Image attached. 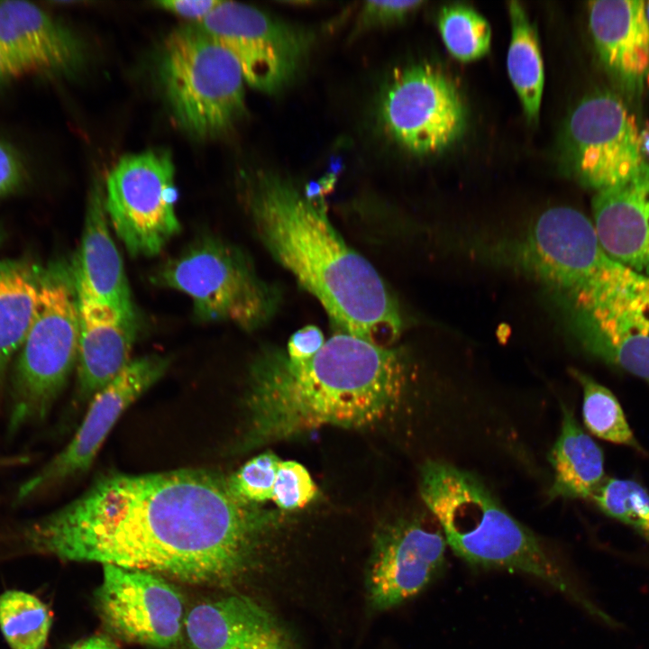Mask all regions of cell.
I'll use <instances>...</instances> for the list:
<instances>
[{
    "instance_id": "1",
    "label": "cell",
    "mask_w": 649,
    "mask_h": 649,
    "mask_svg": "<svg viewBox=\"0 0 649 649\" xmlns=\"http://www.w3.org/2000/svg\"><path fill=\"white\" fill-rule=\"evenodd\" d=\"M276 516L244 502L226 477L201 469L109 472L26 527L36 552L225 587L247 570Z\"/></svg>"
},
{
    "instance_id": "2",
    "label": "cell",
    "mask_w": 649,
    "mask_h": 649,
    "mask_svg": "<svg viewBox=\"0 0 649 649\" xmlns=\"http://www.w3.org/2000/svg\"><path fill=\"white\" fill-rule=\"evenodd\" d=\"M404 353L343 333L305 361L267 347L254 360L242 451L321 425L361 428L394 411L407 384Z\"/></svg>"
},
{
    "instance_id": "3",
    "label": "cell",
    "mask_w": 649,
    "mask_h": 649,
    "mask_svg": "<svg viewBox=\"0 0 649 649\" xmlns=\"http://www.w3.org/2000/svg\"><path fill=\"white\" fill-rule=\"evenodd\" d=\"M243 197L262 246L321 304L336 333L381 346L398 339L403 320L395 297L335 229L323 200L269 171L249 178Z\"/></svg>"
},
{
    "instance_id": "4",
    "label": "cell",
    "mask_w": 649,
    "mask_h": 649,
    "mask_svg": "<svg viewBox=\"0 0 649 649\" xmlns=\"http://www.w3.org/2000/svg\"><path fill=\"white\" fill-rule=\"evenodd\" d=\"M419 492L447 547L467 564L535 578L598 616L559 557L471 473L440 461L420 471Z\"/></svg>"
},
{
    "instance_id": "5",
    "label": "cell",
    "mask_w": 649,
    "mask_h": 649,
    "mask_svg": "<svg viewBox=\"0 0 649 649\" xmlns=\"http://www.w3.org/2000/svg\"><path fill=\"white\" fill-rule=\"evenodd\" d=\"M159 73L175 120L195 136L223 134L246 114L238 62L198 24L176 29L166 38Z\"/></svg>"
},
{
    "instance_id": "6",
    "label": "cell",
    "mask_w": 649,
    "mask_h": 649,
    "mask_svg": "<svg viewBox=\"0 0 649 649\" xmlns=\"http://www.w3.org/2000/svg\"><path fill=\"white\" fill-rule=\"evenodd\" d=\"M151 282L188 296L198 320L245 331L267 324L281 302L279 290L261 278L240 247L215 236L196 240L161 263Z\"/></svg>"
},
{
    "instance_id": "7",
    "label": "cell",
    "mask_w": 649,
    "mask_h": 649,
    "mask_svg": "<svg viewBox=\"0 0 649 649\" xmlns=\"http://www.w3.org/2000/svg\"><path fill=\"white\" fill-rule=\"evenodd\" d=\"M78 308L74 277L54 268L40 277L33 319L19 350L9 433L42 421L77 365Z\"/></svg>"
},
{
    "instance_id": "8",
    "label": "cell",
    "mask_w": 649,
    "mask_h": 649,
    "mask_svg": "<svg viewBox=\"0 0 649 649\" xmlns=\"http://www.w3.org/2000/svg\"><path fill=\"white\" fill-rule=\"evenodd\" d=\"M563 305L590 353L649 381V277L612 261Z\"/></svg>"
},
{
    "instance_id": "9",
    "label": "cell",
    "mask_w": 649,
    "mask_h": 649,
    "mask_svg": "<svg viewBox=\"0 0 649 649\" xmlns=\"http://www.w3.org/2000/svg\"><path fill=\"white\" fill-rule=\"evenodd\" d=\"M103 200L109 222L132 256H155L180 232L175 168L166 151L121 158L107 174Z\"/></svg>"
},
{
    "instance_id": "10",
    "label": "cell",
    "mask_w": 649,
    "mask_h": 649,
    "mask_svg": "<svg viewBox=\"0 0 649 649\" xmlns=\"http://www.w3.org/2000/svg\"><path fill=\"white\" fill-rule=\"evenodd\" d=\"M563 152L573 177L596 192L621 184L645 161L635 116L608 90L586 96L571 111Z\"/></svg>"
},
{
    "instance_id": "11",
    "label": "cell",
    "mask_w": 649,
    "mask_h": 649,
    "mask_svg": "<svg viewBox=\"0 0 649 649\" xmlns=\"http://www.w3.org/2000/svg\"><path fill=\"white\" fill-rule=\"evenodd\" d=\"M197 24L234 57L245 82L267 94L296 78L312 44L308 32L233 1H220Z\"/></svg>"
},
{
    "instance_id": "12",
    "label": "cell",
    "mask_w": 649,
    "mask_h": 649,
    "mask_svg": "<svg viewBox=\"0 0 649 649\" xmlns=\"http://www.w3.org/2000/svg\"><path fill=\"white\" fill-rule=\"evenodd\" d=\"M379 115L388 134L416 154L444 150L462 135L466 124L457 88L427 63L394 71L380 96Z\"/></svg>"
},
{
    "instance_id": "13",
    "label": "cell",
    "mask_w": 649,
    "mask_h": 649,
    "mask_svg": "<svg viewBox=\"0 0 649 649\" xmlns=\"http://www.w3.org/2000/svg\"><path fill=\"white\" fill-rule=\"evenodd\" d=\"M169 361L149 354L131 360L90 399L87 412L67 446L17 489L23 503L89 469L109 432L123 413L166 372Z\"/></svg>"
},
{
    "instance_id": "14",
    "label": "cell",
    "mask_w": 649,
    "mask_h": 649,
    "mask_svg": "<svg viewBox=\"0 0 649 649\" xmlns=\"http://www.w3.org/2000/svg\"><path fill=\"white\" fill-rule=\"evenodd\" d=\"M96 601L105 624L123 639L156 648L182 639L183 598L160 575L105 564Z\"/></svg>"
},
{
    "instance_id": "15",
    "label": "cell",
    "mask_w": 649,
    "mask_h": 649,
    "mask_svg": "<svg viewBox=\"0 0 649 649\" xmlns=\"http://www.w3.org/2000/svg\"><path fill=\"white\" fill-rule=\"evenodd\" d=\"M522 253L527 269L562 304L613 261L604 251L593 222L566 206L550 208L536 219Z\"/></svg>"
},
{
    "instance_id": "16",
    "label": "cell",
    "mask_w": 649,
    "mask_h": 649,
    "mask_svg": "<svg viewBox=\"0 0 649 649\" xmlns=\"http://www.w3.org/2000/svg\"><path fill=\"white\" fill-rule=\"evenodd\" d=\"M447 544L441 530L399 520L377 533L366 573V591L376 611L418 595L444 572Z\"/></svg>"
},
{
    "instance_id": "17",
    "label": "cell",
    "mask_w": 649,
    "mask_h": 649,
    "mask_svg": "<svg viewBox=\"0 0 649 649\" xmlns=\"http://www.w3.org/2000/svg\"><path fill=\"white\" fill-rule=\"evenodd\" d=\"M0 47L12 78L59 76L82 60L78 40L61 23L26 1H0Z\"/></svg>"
},
{
    "instance_id": "18",
    "label": "cell",
    "mask_w": 649,
    "mask_h": 649,
    "mask_svg": "<svg viewBox=\"0 0 649 649\" xmlns=\"http://www.w3.org/2000/svg\"><path fill=\"white\" fill-rule=\"evenodd\" d=\"M184 635L191 649H295L273 616L242 595L194 606L186 615Z\"/></svg>"
},
{
    "instance_id": "19",
    "label": "cell",
    "mask_w": 649,
    "mask_h": 649,
    "mask_svg": "<svg viewBox=\"0 0 649 649\" xmlns=\"http://www.w3.org/2000/svg\"><path fill=\"white\" fill-rule=\"evenodd\" d=\"M592 213L608 257L649 277V160L621 184L596 192Z\"/></svg>"
},
{
    "instance_id": "20",
    "label": "cell",
    "mask_w": 649,
    "mask_h": 649,
    "mask_svg": "<svg viewBox=\"0 0 649 649\" xmlns=\"http://www.w3.org/2000/svg\"><path fill=\"white\" fill-rule=\"evenodd\" d=\"M594 45L607 72L622 88L640 92L649 81V23L644 2H589Z\"/></svg>"
},
{
    "instance_id": "21",
    "label": "cell",
    "mask_w": 649,
    "mask_h": 649,
    "mask_svg": "<svg viewBox=\"0 0 649 649\" xmlns=\"http://www.w3.org/2000/svg\"><path fill=\"white\" fill-rule=\"evenodd\" d=\"M78 397L82 401L109 383L130 362L137 318L78 293Z\"/></svg>"
},
{
    "instance_id": "22",
    "label": "cell",
    "mask_w": 649,
    "mask_h": 649,
    "mask_svg": "<svg viewBox=\"0 0 649 649\" xmlns=\"http://www.w3.org/2000/svg\"><path fill=\"white\" fill-rule=\"evenodd\" d=\"M73 277L78 293L137 318L123 260L108 228L103 193L96 190L88 199Z\"/></svg>"
},
{
    "instance_id": "23",
    "label": "cell",
    "mask_w": 649,
    "mask_h": 649,
    "mask_svg": "<svg viewBox=\"0 0 649 649\" xmlns=\"http://www.w3.org/2000/svg\"><path fill=\"white\" fill-rule=\"evenodd\" d=\"M562 410L561 432L550 454L554 475L548 498H591L604 481L603 452L572 411L565 406Z\"/></svg>"
},
{
    "instance_id": "24",
    "label": "cell",
    "mask_w": 649,
    "mask_h": 649,
    "mask_svg": "<svg viewBox=\"0 0 649 649\" xmlns=\"http://www.w3.org/2000/svg\"><path fill=\"white\" fill-rule=\"evenodd\" d=\"M40 277L27 263L0 261V386L32 324Z\"/></svg>"
},
{
    "instance_id": "25",
    "label": "cell",
    "mask_w": 649,
    "mask_h": 649,
    "mask_svg": "<svg viewBox=\"0 0 649 649\" xmlns=\"http://www.w3.org/2000/svg\"><path fill=\"white\" fill-rule=\"evenodd\" d=\"M508 14L512 33L507 58V72L527 118L535 120L539 115L544 84L537 33L520 3L510 1Z\"/></svg>"
},
{
    "instance_id": "26",
    "label": "cell",
    "mask_w": 649,
    "mask_h": 649,
    "mask_svg": "<svg viewBox=\"0 0 649 649\" xmlns=\"http://www.w3.org/2000/svg\"><path fill=\"white\" fill-rule=\"evenodd\" d=\"M51 626L45 604L23 590L0 595V629L11 649H44Z\"/></svg>"
},
{
    "instance_id": "27",
    "label": "cell",
    "mask_w": 649,
    "mask_h": 649,
    "mask_svg": "<svg viewBox=\"0 0 649 649\" xmlns=\"http://www.w3.org/2000/svg\"><path fill=\"white\" fill-rule=\"evenodd\" d=\"M571 375L583 390L582 415L589 431L603 440L641 450L614 394L577 370Z\"/></svg>"
},
{
    "instance_id": "28",
    "label": "cell",
    "mask_w": 649,
    "mask_h": 649,
    "mask_svg": "<svg viewBox=\"0 0 649 649\" xmlns=\"http://www.w3.org/2000/svg\"><path fill=\"white\" fill-rule=\"evenodd\" d=\"M438 26L446 48L462 61L480 59L489 50L490 26L470 6L452 5L443 7L439 14Z\"/></svg>"
},
{
    "instance_id": "29",
    "label": "cell",
    "mask_w": 649,
    "mask_h": 649,
    "mask_svg": "<svg viewBox=\"0 0 649 649\" xmlns=\"http://www.w3.org/2000/svg\"><path fill=\"white\" fill-rule=\"evenodd\" d=\"M591 498L607 516L631 526L649 540V492L639 483L608 479Z\"/></svg>"
},
{
    "instance_id": "30",
    "label": "cell",
    "mask_w": 649,
    "mask_h": 649,
    "mask_svg": "<svg viewBox=\"0 0 649 649\" xmlns=\"http://www.w3.org/2000/svg\"><path fill=\"white\" fill-rule=\"evenodd\" d=\"M281 460L271 452H264L226 477L231 492L239 499L258 504L271 499L279 464Z\"/></svg>"
},
{
    "instance_id": "31",
    "label": "cell",
    "mask_w": 649,
    "mask_h": 649,
    "mask_svg": "<svg viewBox=\"0 0 649 649\" xmlns=\"http://www.w3.org/2000/svg\"><path fill=\"white\" fill-rule=\"evenodd\" d=\"M318 489L308 471L295 461H280L271 500L282 510L300 508L310 503Z\"/></svg>"
},
{
    "instance_id": "32",
    "label": "cell",
    "mask_w": 649,
    "mask_h": 649,
    "mask_svg": "<svg viewBox=\"0 0 649 649\" xmlns=\"http://www.w3.org/2000/svg\"><path fill=\"white\" fill-rule=\"evenodd\" d=\"M422 4L424 2L420 0L365 2L360 14V27L370 29L395 24L403 21Z\"/></svg>"
},
{
    "instance_id": "33",
    "label": "cell",
    "mask_w": 649,
    "mask_h": 649,
    "mask_svg": "<svg viewBox=\"0 0 649 649\" xmlns=\"http://www.w3.org/2000/svg\"><path fill=\"white\" fill-rule=\"evenodd\" d=\"M324 343L325 339L320 328L308 324L290 336L285 351L291 360L305 361L315 355Z\"/></svg>"
},
{
    "instance_id": "34",
    "label": "cell",
    "mask_w": 649,
    "mask_h": 649,
    "mask_svg": "<svg viewBox=\"0 0 649 649\" xmlns=\"http://www.w3.org/2000/svg\"><path fill=\"white\" fill-rule=\"evenodd\" d=\"M220 3L219 0H164L156 5L180 16L201 22Z\"/></svg>"
},
{
    "instance_id": "35",
    "label": "cell",
    "mask_w": 649,
    "mask_h": 649,
    "mask_svg": "<svg viewBox=\"0 0 649 649\" xmlns=\"http://www.w3.org/2000/svg\"><path fill=\"white\" fill-rule=\"evenodd\" d=\"M69 649H117V647L105 637L92 636L75 644Z\"/></svg>"
},
{
    "instance_id": "36",
    "label": "cell",
    "mask_w": 649,
    "mask_h": 649,
    "mask_svg": "<svg viewBox=\"0 0 649 649\" xmlns=\"http://www.w3.org/2000/svg\"><path fill=\"white\" fill-rule=\"evenodd\" d=\"M12 78L4 53L0 47V86Z\"/></svg>"
},
{
    "instance_id": "37",
    "label": "cell",
    "mask_w": 649,
    "mask_h": 649,
    "mask_svg": "<svg viewBox=\"0 0 649 649\" xmlns=\"http://www.w3.org/2000/svg\"><path fill=\"white\" fill-rule=\"evenodd\" d=\"M642 151L644 154L649 155V133H642Z\"/></svg>"
},
{
    "instance_id": "38",
    "label": "cell",
    "mask_w": 649,
    "mask_h": 649,
    "mask_svg": "<svg viewBox=\"0 0 649 649\" xmlns=\"http://www.w3.org/2000/svg\"><path fill=\"white\" fill-rule=\"evenodd\" d=\"M644 11H645V15H646L647 21L649 23V1L644 2Z\"/></svg>"
}]
</instances>
